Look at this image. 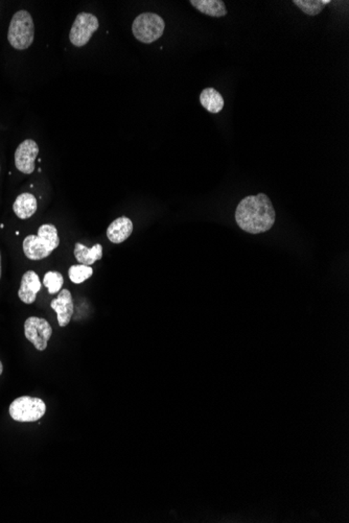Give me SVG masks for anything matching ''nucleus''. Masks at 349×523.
<instances>
[{
  "instance_id": "1",
  "label": "nucleus",
  "mask_w": 349,
  "mask_h": 523,
  "mask_svg": "<svg viewBox=\"0 0 349 523\" xmlns=\"http://www.w3.org/2000/svg\"><path fill=\"white\" fill-rule=\"evenodd\" d=\"M276 212L269 196L265 193L248 196L235 210V221L243 231L260 234L269 231L275 223Z\"/></svg>"
},
{
  "instance_id": "2",
  "label": "nucleus",
  "mask_w": 349,
  "mask_h": 523,
  "mask_svg": "<svg viewBox=\"0 0 349 523\" xmlns=\"http://www.w3.org/2000/svg\"><path fill=\"white\" fill-rule=\"evenodd\" d=\"M60 245L57 228L51 224H44L38 230L37 236H29L23 240V252L31 260H42L48 257Z\"/></svg>"
},
{
  "instance_id": "3",
  "label": "nucleus",
  "mask_w": 349,
  "mask_h": 523,
  "mask_svg": "<svg viewBox=\"0 0 349 523\" xmlns=\"http://www.w3.org/2000/svg\"><path fill=\"white\" fill-rule=\"evenodd\" d=\"M34 39L35 25L32 15L25 10L15 13L8 27V43L17 50H25L33 44Z\"/></svg>"
},
{
  "instance_id": "4",
  "label": "nucleus",
  "mask_w": 349,
  "mask_h": 523,
  "mask_svg": "<svg viewBox=\"0 0 349 523\" xmlns=\"http://www.w3.org/2000/svg\"><path fill=\"white\" fill-rule=\"evenodd\" d=\"M166 29L164 19L155 13H143L132 25L134 37L141 43L151 44L162 37Z\"/></svg>"
},
{
  "instance_id": "5",
  "label": "nucleus",
  "mask_w": 349,
  "mask_h": 523,
  "mask_svg": "<svg viewBox=\"0 0 349 523\" xmlns=\"http://www.w3.org/2000/svg\"><path fill=\"white\" fill-rule=\"evenodd\" d=\"M11 417L17 422L39 421L45 415L44 401L35 397L22 396L13 401L10 405Z\"/></svg>"
},
{
  "instance_id": "6",
  "label": "nucleus",
  "mask_w": 349,
  "mask_h": 523,
  "mask_svg": "<svg viewBox=\"0 0 349 523\" xmlns=\"http://www.w3.org/2000/svg\"><path fill=\"white\" fill-rule=\"evenodd\" d=\"M98 27L100 23L96 15L91 13H80L70 29V40L72 46L77 48L86 46Z\"/></svg>"
},
{
  "instance_id": "7",
  "label": "nucleus",
  "mask_w": 349,
  "mask_h": 523,
  "mask_svg": "<svg viewBox=\"0 0 349 523\" xmlns=\"http://www.w3.org/2000/svg\"><path fill=\"white\" fill-rule=\"evenodd\" d=\"M25 334L36 349L44 351L53 334V328L42 318L31 317L25 322Z\"/></svg>"
},
{
  "instance_id": "8",
  "label": "nucleus",
  "mask_w": 349,
  "mask_h": 523,
  "mask_svg": "<svg viewBox=\"0 0 349 523\" xmlns=\"http://www.w3.org/2000/svg\"><path fill=\"white\" fill-rule=\"evenodd\" d=\"M38 154H39V147L35 140H27L21 142L15 151V165L17 170L22 174H33Z\"/></svg>"
},
{
  "instance_id": "9",
  "label": "nucleus",
  "mask_w": 349,
  "mask_h": 523,
  "mask_svg": "<svg viewBox=\"0 0 349 523\" xmlns=\"http://www.w3.org/2000/svg\"><path fill=\"white\" fill-rule=\"evenodd\" d=\"M51 307L57 313L58 323L60 327L67 326L70 323L74 311L72 292L65 288L60 290L57 298L51 301Z\"/></svg>"
},
{
  "instance_id": "10",
  "label": "nucleus",
  "mask_w": 349,
  "mask_h": 523,
  "mask_svg": "<svg viewBox=\"0 0 349 523\" xmlns=\"http://www.w3.org/2000/svg\"><path fill=\"white\" fill-rule=\"evenodd\" d=\"M41 287L42 283L37 273L34 271H27L21 279L20 288L18 290L19 299L25 304H33Z\"/></svg>"
},
{
  "instance_id": "11",
  "label": "nucleus",
  "mask_w": 349,
  "mask_h": 523,
  "mask_svg": "<svg viewBox=\"0 0 349 523\" xmlns=\"http://www.w3.org/2000/svg\"><path fill=\"white\" fill-rule=\"evenodd\" d=\"M133 223L126 217H119L107 229V238L113 243H121L131 236Z\"/></svg>"
},
{
  "instance_id": "12",
  "label": "nucleus",
  "mask_w": 349,
  "mask_h": 523,
  "mask_svg": "<svg viewBox=\"0 0 349 523\" xmlns=\"http://www.w3.org/2000/svg\"><path fill=\"white\" fill-rule=\"evenodd\" d=\"M38 205L34 194L25 192L17 196L13 204V210L15 215L20 219H27L33 217L37 211Z\"/></svg>"
},
{
  "instance_id": "13",
  "label": "nucleus",
  "mask_w": 349,
  "mask_h": 523,
  "mask_svg": "<svg viewBox=\"0 0 349 523\" xmlns=\"http://www.w3.org/2000/svg\"><path fill=\"white\" fill-rule=\"evenodd\" d=\"M74 257L77 262L84 266H92L103 257V247L100 243H96L92 247H88L82 243H77L74 245Z\"/></svg>"
},
{
  "instance_id": "14",
  "label": "nucleus",
  "mask_w": 349,
  "mask_h": 523,
  "mask_svg": "<svg viewBox=\"0 0 349 523\" xmlns=\"http://www.w3.org/2000/svg\"><path fill=\"white\" fill-rule=\"evenodd\" d=\"M190 4L207 16L220 18L227 15L226 6L222 0H190Z\"/></svg>"
},
{
  "instance_id": "15",
  "label": "nucleus",
  "mask_w": 349,
  "mask_h": 523,
  "mask_svg": "<svg viewBox=\"0 0 349 523\" xmlns=\"http://www.w3.org/2000/svg\"><path fill=\"white\" fill-rule=\"evenodd\" d=\"M200 102L203 108L206 109L209 113H213V114L220 112L224 108L225 104L224 98L220 95V93H218L215 88H211V87L205 88L201 93Z\"/></svg>"
},
{
  "instance_id": "16",
  "label": "nucleus",
  "mask_w": 349,
  "mask_h": 523,
  "mask_svg": "<svg viewBox=\"0 0 349 523\" xmlns=\"http://www.w3.org/2000/svg\"><path fill=\"white\" fill-rule=\"evenodd\" d=\"M296 4L305 15L316 16L322 12L327 4H331V0H294Z\"/></svg>"
},
{
  "instance_id": "17",
  "label": "nucleus",
  "mask_w": 349,
  "mask_h": 523,
  "mask_svg": "<svg viewBox=\"0 0 349 523\" xmlns=\"http://www.w3.org/2000/svg\"><path fill=\"white\" fill-rule=\"evenodd\" d=\"M93 275V270L91 266H84V264H74L68 270V276H70V281L76 283V285H81V283H85L88 280L90 277Z\"/></svg>"
},
{
  "instance_id": "18",
  "label": "nucleus",
  "mask_w": 349,
  "mask_h": 523,
  "mask_svg": "<svg viewBox=\"0 0 349 523\" xmlns=\"http://www.w3.org/2000/svg\"><path fill=\"white\" fill-rule=\"evenodd\" d=\"M64 285V278L61 273L49 271L44 275V285L48 290L49 294H59Z\"/></svg>"
},
{
  "instance_id": "19",
  "label": "nucleus",
  "mask_w": 349,
  "mask_h": 523,
  "mask_svg": "<svg viewBox=\"0 0 349 523\" xmlns=\"http://www.w3.org/2000/svg\"><path fill=\"white\" fill-rule=\"evenodd\" d=\"M2 372H4V366H2V362H0V375L2 374Z\"/></svg>"
},
{
  "instance_id": "20",
  "label": "nucleus",
  "mask_w": 349,
  "mask_h": 523,
  "mask_svg": "<svg viewBox=\"0 0 349 523\" xmlns=\"http://www.w3.org/2000/svg\"><path fill=\"white\" fill-rule=\"evenodd\" d=\"M0 278H1V254H0Z\"/></svg>"
}]
</instances>
